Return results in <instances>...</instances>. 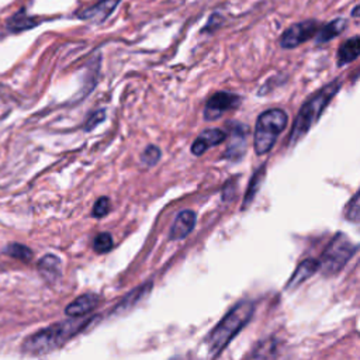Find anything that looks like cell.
Returning <instances> with one entry per match:
<instances>
[{"label":"cell","instance_id":"cell-16","mask_svg":"<svg viewBox=\"0 0 360 360\" xmlns=\"http://www.w3.org/2000/svg\"><path fill=\"white\" fill-rule=\"evenodd\" d=\"M346 26H347V20L342 19V17H338V19L329 22L328 24L321 26V29L318 30V33L315 36L317 44H325V43L332 41L335 37L340 36L345 31Z\"/></svg>","mask_w":360,"mask_h":360},{"label":"cell","instance_id":"cell-2","mask_svg":"<svg viewBox=\"0 0 360 360\" xmlns=\"http://www.w3.org/2000/svg\"><path fill=\"white\" fill-rule=\"evenodd\" d=\"M340 87H342V82L339 79L332 80L331 83L324 86L317 94H314L300 108L289 136V147H294L298 141H301L308 134V131L318 122L324 110L331 103V100L339 93Z\"/></svg>","mask_w":360,"mask_h":360},{"label":"cell","instance_id":"cell-14","mask_svg":"<svg viewBox=\"0 0 360 360\" xmlns=\"http://www.w3.org/2000/svg\"><path fill=\"white\" fill-rule=\"evenodd\" d=\"M97 303H99V297L96 294H83L78 297L75 301H72L66 307L65 312L69 317H85L94 310Z\"/></svg>","mask_w":360,"mask_h":360},{"label":"cell","instance_id":"cell-13","mask_svg":"<svg viewBox=\"0 0 360 360\" xmlns=\"http://www.w3.org/2000/svg\"><path fill=\"white\" fill-rule=\"evenodd\" d=\"M359 57H360V36H354L346 40L345 43H342V45L339 47L336 54V64L338 66L342 68L353 62Z\"/></svg>","mask_w":360,"mask_h":360},{"label":"cell","instance_id":"cell-10","mask_svg":"<svg viewBox=\"0 0 360 360\" xmlns=\"http://www.w3.org/2000/svg\"><path fill=\"white\" fill-rule=\"evenodd\" d=\"M226 134L219 129H208L200 134L192 144V154L196 157L203 155L208 148L224 143Z\"/></svg>","mask_w":360,"mask_h":360},{"label":"cell","instance_id":"cell-15","mask_svg":"<svg viewBox=\"0 0 360 360\" xmlns=\"http://www.w3.org/2000/svg\"><path fill=\"white\" fill-rule=\"evenodd\" d=\"M319 272V261L317 259H307L298 265L294 275L290 278L287 283V289H296L301 283H304L307 279H310L314 273Z\"/></svg>","mask_w":360,"mask_h":360},{"label":"cell","instance_id":"cell-11","mask_svg":"<svg viewBox=\"0 0 360 360\" xmlns=\"http://www.w3.org/2000/svg\"><path fill=\"white\" fill-rule=\"evenodd\" d=\"M194 224H196V214L192 210H185L182 213H179V215L176 217L171 232H169V238L171 239H183L186 238L193 229H194Z\"/></svg>","mask_w":360,"mask_h":360},{"label":"cell","instance_id":"cell-12","mask_svg":"<svg viewBox=\"0 0 360 360\" xmlns=\"http://www.w3.org/2000/svg\"><path fill=\"white\" fill-rule=\"evenodd\" d=\"M41 22L36 19L34 16H30L26 10V8H22L19 12H16L13 16H10L6 22V29L10 33H22L27 30H33L37 27Z\"/></svg>","mask_w":360,"mask_h":360},{"label":"cell","instance_id":"cell-6","mask_svg":"<svg viewBox=\"0 0 360 360\" xmlns=\"http://www.w3.org/2000/svg\"><path fill=\"white\" fill-rule=\"evenodd\" d=\"M321 29V24L317 20H304L294 23L290 26L280 37V47L285 50H293L297 48L298 45L307 43L312 37L317 36L318 30Z\"/></svg>","mask_w":360,"mask_h":360},{"label":"cell","instance_id":"cell-7","mask_svg":"<svg viewBox=\"0 0 360 360\" xmlns=\"http://www.w3.org/2000/svg\"><path fill=\"white\" fill-rule=\"evenodd\" d=\"M241 104V97L231 92H218L211 96L204 108V118L208 122L219 118L224 113L236 108Z\"/></svg>","mask_w":360,"mask_h":360},{"label":"cell","instance_id":"cell-1","mask_svg":"<svg viewBox=\"0 0 360 360\" xmlns=\"http://www.w3.org/2000/svg\"><path fill=\"white\" fill-rule=\"evenodd\" d=\"M92 319L93 318L73 317V319L50 325L27 338L23 343V350L30 354L50 353L64 346L69 339H72L75 335L83 331Z\"/></svg>","mask_w":360,"mask_h":360},{"label":"cell","instance_id":"cell-9","mask_svg":"<svg viewBox=\"0 0 360 360\" xmlns=\"http://www.w3.org/2000/svg\"><path fill=\"white\" fill-rule=\"evenodd\" d=\"M248 133H250V129L245 127L244 124L236 123V124L231 126V143L225 152V158L238 161L245 155Z\"/></svg>","mask_w":360,"mask_h":360},{"label":"cell","instance_id":"cell-20","mask_svg":"<svg viewBox=\"0 0 360 360\" xmlns=\"http://www.w3.org/2000/svg\"><path fill=\"white\" fill-rule=\"evenodd\" d=\"M345 217L352 222H360V189L347 203L345 210Z\"/></svg>","mask_w":360,"mask_h":360},{"label":"cell","instance_id":"cell-19","mask_svg":"<svg viewBox=\"0 0 360 360\" xmlns=\"http://www.w3.org/2000/svg\"><path fill=\"white\" fill-rule=\"evenodd\" d=\"M5 254H8L12 258L20 259V261H31L33 258V251L30 248H27L26 245L22 244H10L8 245V248L5 250Z\"/></svg>","mask_w":360,"mask_h":360},{"label":"cell","instance_id":"cell-18","mask_svg":"<svg viewBox=\"0 0 360 360\" xmlns=\"http://www.w3.org/2000/svg\"><path fill=\"white\" fill-rule=\"evenodd\" d=\"M265 168H266V166H262L261 171H258V172L254 175V178H252V180H251V185H250V187H248L245 200H244V208L251 204V201L254 200V197H255L257 193L259 192V187H261V185H262V182H264V179H265V173H266V169H265Z\"/></svg>","mask_w":360,"mask_h":360},{"label":"cell","instance_id":"cell-25","mask_svg":"<svg viewBox=\"0 0 360 360\" xmlns=\"http://www.w3.org/2000/svg\"><path fill=\"white\" fill-rule=\"evenodd\" d=\"M352 16H353V17H357V19L360 17V5H357V6L352 10Z\"/></svg>","mask_w":360,"mask_h":360},{"label":"cell","instance_id":"cell-5","mask_svg":"<svg viewBox=\"0 0 360 360\" xmlns=\"http://www.w3.org/2000/svg\"><path fill=\"white\" fill-rule=\"evenodd\" d=\"M357 250L359 245H356L346 233H336L318 259L319 272L324 276H333L339 273L357 252Z\"/></svg>","mask_w":360,"mask_h":360},{"label":"cell","instance_id":"cell-17","mask_svg":"<svg viewBox=\"0 0 360 360\" xmlns=\"http://www.w3.org/2000/svg\"><path fill=\"white\" fill-rule=\"evenodd\" d=\"M59 266L61 261L54 255L44 257L38 264L40 273L50 282H54L59 276Z\"/></svg>","mask_w":360,"mask_h":360},{"label":"cell","instance_id":"cell-3","mask_svg":"<svg viewBox=\"0 0 360 360\" xmlns=\"http://www.w3.org/2000/svg\"><path fill=\"white\" fill-rule=\"evenodd\" d=\"M255 305L252 301L238 303L210 332L207 336V347L211 356L219 354L226 345L235 338V335L241 331L252 318Z\"/></svg>","mask_w":360,"mask_h":360},{"label":"cell","instance_id":"cell-21","mask_svg":"<svg viewBox=\"0 0 360 360\" xmlns=\"http://www.w3.org/2000/svg\"><path fill=\"white\" fill-rule=\"evenodd\" d=\"M93 247H94V251L97 254H106L108 251H111L113 248V238L110 233L107 232H101L96 236L94 243H93Z\"/></svg>","mask_w":360,"mask_h":360},{"label":"cell","instance_id":"cell-22","mask_svg":"<svg viewBox=\"0 0 360 360\" xmlns=\"http://www.w3.org/2000/svg\"><path fill=\"white\" fill-rule=\"evenodd\" d=\"M159 159H161V151L155 145L147 147L143 157H141V161L145 166H154V165L158 164Z\"/></svg>","mask_w":360,"mask_h":360},{"label":"cell","instance_id":"cell-4","mask_svg":"<svg viewBox=\"0 0 360 360\" xmlns=\"http://www.w3.org/2000/svg\"><path fill=\"white\" fill-rule=\"evenodd\" d=\"M289 117L282 108L264 111L257 122L254 147L258 155L268 154L276 144L280 133L287 127Z\"/></svg>","mask_w":360,"mask_h":360},{"label":"cell","instance_id":"cell-23","mask_svg":"<svg viewBox=\"0 0 360 360\" xmlns=\"http://www.w3.org/2000/svg\"><path fill=\"white\" fill-rule=\"evenodd\" d=\"M110 211V200L107 197H100L94 207H93V215L96 218H103L104 215H107Z\"/></svg>","mask_w":360,"mask_h":360},{"label":"cell","instance_id":"cell-8","mask_svg":"<svg viewBox=\"0 0 360 360\" xmlns=\"http://www.w3.org/2000/svg\"><path fill=\"white\" fill-rule=\"evenodd\" d=\"M122 2L123 0H99V2H96L92 6L76 10L75 16L80 20L99 24L106 22Z\"/></svg>","mask_w":360,"mask_h":360},{"label":"cell","instance_id":"cell-24","mask_svg":"<svg viewBox=\"0 0 360 360\" xmlns=\"http://www.w3.org/2000/svg\"><path fill=\"white\" fill-rule=\"evenodd\" d=\"M104 118H106V113H104V110L93 111V113L89 115V118H87V122H86V124H85V130H86V131L93 130L97 124H100V123L103 122Z\"/></svg>","mask_w":360,"mask_h":360}]
</instances>
